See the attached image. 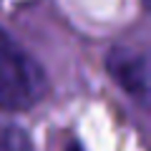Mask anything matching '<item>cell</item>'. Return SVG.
Here are the masks:
<instances>
[{"label": "cell", "mask_w": 151, "mask_h": 151, "mask_svg": "<svg viewBox=\"0 0 151 151\" xmlns=\"http://www.w3.org/2000/svg\"><path fill=\"white\" fill-rule=\"evenodd\" d=\"M45 86L43 68L5 30H0V108L23 111L35 106L45 96Z\"/></svg>", "instance_id": "6da1fadb"}, {"label": "cell", "mask_w": 151, "mask_h": 151, "mask_svg": "<svg viewBox=\"0 0 151 151\" xmlns=\"http://www.w3.org/2000/svg\"><path fill=\"white\" fill-rule=\"evenodd\" d=\"M108 76L119 83L129 96L146 101L149 96V65L141 53L131 48H113L106 58Z\"/></svg>", "instance_id": "7a4b0ae2"}, {"label": "cell", "mask_w": 151, "mask_h": 151, "mask_svg": "<svg viewBox=\"0 0 151 151\" xmlns=\"http://www.w3.org/2000/svg\"><path fill=\"white\" fill-rule=\"evenodd\" d=\"M0 151H33V144L23 129L0 121Z\"/></svg>", "instance_id": "3957f363"}, {"label": "cell", "mask_w": 151, "mask_h": 151, "mask_svg": "<svg viewBox=\"0 0 151 151\" xmlns=\"http://www.w3.org/2000/svg\"><path fill=\"white\" fill-rule=\"evenodd\" d=\"M68 151H81V149H78V146H70V149Z\"/></svg>", "instance_id": "277c9868"}]
</instances>
